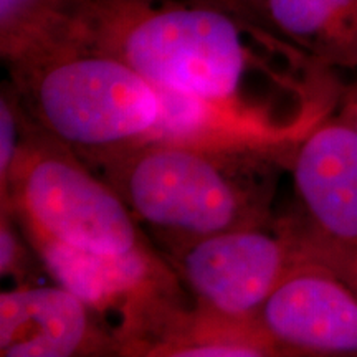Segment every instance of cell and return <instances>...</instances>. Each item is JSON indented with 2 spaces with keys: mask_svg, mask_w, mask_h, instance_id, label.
<instances>
[{
  "mask_svg": "<svg viewBox=\"0 0 357 357\" xmlns=\"http://www.w3.org/2000/svg\"><path fill=\"white\" fill-rule=\"evenodd\" d=\"M155 89L314 129L337 91L329 68L243 17L199 0H71L53 25Z\"/></svg>",
  "mask_w": 357,
  "mask_h": 357,
  "instance_id": "1",
  "label": "cell"
},
{
  "mask_svg": "<svg viewBox=\"0 0 357 357\" xmlns=\"http://www.w3.org/2000/svg\"><path fill=\"white\" fill-rule=\"evenodd\" d=\"M291 159L273 151L146 141L91 169L172 257L211 236L273 220L278 171Z\"/></svg>",
  "mask_w": 357,
  "mask_h": 357,
  "instance_id": "2",
  "label": "cell"
},
{
  "mask_svg": "<svg viewBox=\"0 0 357 357\" xmlns=\"http://www.w3.org/2000/svg\"><path fill=\"white\" fill-rule=\"evenodd\" d=\"M10 84L32 123L89 167L151 137L159 93L109 53L53 26L6 60Z\"/></svg>",
  "mask_w": 357,
  "mask_h": 357,
  "instance_id": "3",
  "label": "cell"
},
{
  "mask_svg": "<svg viewBox=\"0 0 357 357\" xmlns=\"http://www.w3.org/2000/svg\"><path fill=\"white\" fill-rule=\"evenodd\" d=\"M7 208L25 234L89 252L121 255L147 243L118 192L30 118L0 194V211Z\"/></svg>",
  "mask_w": 357,
  "mask_h": 357,
  "instance_id": "4",
  "label": "cell"
},
{
  "mask_svg": "<svg viewBox=\"0 0 357 357\" xmlns=\"http://www.w3.org/2000/svg\"><path fill=\"white\" fill-rule=\"evenodd\" d=\"M166 258L195 305L230 318L255 319L294 268L321 257L294 215L211 236Z\"/></svg>",
  "mask_w": 357,
  "mask_h": 357,
  "instance_id": "5",
  "label": "cell"
},
{
  "mask_svg": "<svg viewBox=\"0 0 357 357\" xmlns=\"http://www.w3.org/2000/svg\"><path fill=\"white\" fill-rule=\"evenodd\" d=\"M303 225L331 268L357 257V129L337 116L298 144L291 164Z\"/></svg>",
  "mask_w": 357,
  "mask_h": 357,
  "instance_id": "6",
  "label": "cell"
},
{
  "mask_svg": "<svg viewBox=\"0 0 357 357\" xmlns=\"http://www.w3.org/2000/svg\"><path fill=\"white\" fill-rule=\"evenodd\" d=\"M257 321L278 356L357 357V289L321 258L294 268Z\"/></svg>",
  "mask_w": 357,
  "mask_h": 357,
  "instance_id": "7",
  "label": "cell"
},
{
  "mask_svg": "<svg viewBox=\"0 0 357 357\" xmlns=\"http://www.w3.org/2000/svg\"><path fill=\"white\" fill-rule=\"evenodd\" d=\"M0 356H119V346L96 312L55 283L0 293Z\"/></svg>",
  "mask_w": 357,
  "mask_h": 357,
  "instance_id": "8",
  "label": "cell"
},
{
  "mask_svg": "<svg viewBox=\"0 0 357 357\" xmlns=\"http://www.w3.org/2000/svg\"><path fill=\"white\" fill-rule=\"evenodd\" d=\"M265 25L326 68H357V0H266Z\"/></svg>",
  "mask_w": 357,
  "mask_h": 357,
  "instance_id": "9",
  "label": "cell"
},
{
  "mask_svg": "<svg viewBox=\"0 0 357 357\" xmlns=\"http://www.w3.org/2000/svg\"><path fill=\"white\" fill-rule=\"evenodd\" d=\"M147 357H270L275 346L255 319L218 314L194 301L181 306L142 347Z\"/></svg>",
  "mask_w": 357,
  "mask_h": 357,
  "instance_id": "10",
  "label": "cell"
},
{
  "mask_svg": "<svg viewBox=\"0 0 357 357\" xmlns=\"http://www.w3.org/2000/svg\"><path fill=\"white\" fill-rule=\"evenodd\" d=\"M71 0H0V55L6 61L50 30Z\"/></svg>",
  "mask_w": 357,
  "mask_h": 357,
  "instance_id": "11",
  "label": "cell"
},
{
  "mask_svg": "<svg viewBox=\"0 0 357 357\" xmlns=\"http://www.w3.org/2000/svg\"><path fill=\"white\" fill-rule=\"evenodd\" d=\"M35 261L40 258L10 208L0 211V276L15 287L35 284Z\"/></svg>",
  "mask_w": 357,
  "mask_h": 357,
  "instance_id": "12",
  "label": "cell"
},
{
  "mask_svg": "<svg viewBox=\"0 0 357 357\" xmlns=\"http://www.w3.org/2000/svg\"><path fill=\"white\" fill-rule=\"evenodd\" d=\"M26 121L29 116L8 82L0 93V194L7 189L8 174L24 142Z\"/></svg>",
  "mask_w": 357,
  "mask_h": 357,
  "instance_id": "13",
  "label": "cell"
},
{
  "mask_svg": "<svg viewBox=\"0 0 357 357\" xmlns=\"http://www.w3.org/2000/svg\"><path fill=\"white\" fill-rule=\"evenodd\" d=\"M199 2L211 3V6L220 7L236 15L248 19L255 24L265 25V6L266 0H199ZM268 29V26H266Z\"/></svg>",
  "mask_w": 357,
  "mask_h": 357,
  "instance_id": "14",
  "label": "cell"
},
{
  "mask_svg": "<svg viewBox=\"0 0 357 357\" xmlns=\"http://www.w3.org/2000/svg\"><path fill=\"white\" fill-rule=\"evenodd\" d=\"M339 118L344 119L346 123H349L351 126H354L357 129V88L352 89L349 95H347L344 102H342Z\"/></svg>",
  "mask_w": 357,
  "mask_h": 357,
  "instance_id": "15",
  "label": "cell"
},
{
  "mask_svg": "<svg viewBox=\"0 0 357 357\" xmlns=\"http://www.w3.org/2000/svg\"><path fill=\"white\" fill-rule=\"evenodd\" d=\"M336 271L347 281V283H351L352 287L357 289V257L352 258L349 261L342 263L341 266L336 268Z\"/></svg>",
  "mask_w": 357,
  "mask_h": 357,
  "instance_id": "16",
  "label": "cell"
}]
</instances>
